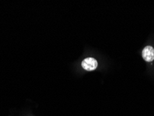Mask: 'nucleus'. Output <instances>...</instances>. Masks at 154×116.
Returning a JSON list of instances; mask_svg holds the SVG:
<instances>
[{
    "mask_svg": "<svg viewBox=\"0 0 154 116\" xmlns=\"http://www.w3.org/2000/svg\"><path fill=\"white\" fill-rule=\"evenodd\" d=\"M81 65L84 70H88V71H92L97 67L98 63L96 59L93 58H87L83 61Z\"/></svg>",
    "mask_w": 154,
    "mask_h": 116,
    "instance_id": "obj_1",
    "label": "nucleus"
},
{
    "mask_svg": "<svg viewBox=\"0 0 154 116\" xmlns=\"http://www.w3.org/2000/svg\"><path fill=\"white\" fill-rule=\"evenodd\" d=\"M142 58L147 62H151L154 59V49L151 46H147L142 51Z\"/></svg>",
    "mask_w": 154,
    "mask_h": 116,
    "instance_id": "obj_2",
    "label": "nucleus"
}]
</instances>
